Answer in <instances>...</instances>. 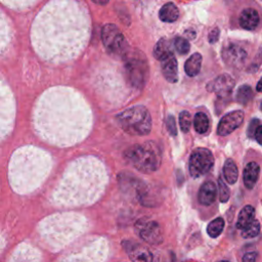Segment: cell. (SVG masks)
<instances>
[{"label": "cell", "instance_id": "1", "mask_svg": "<svg viewBox=\"0 0 262 262\" xmlns=\"http://www.w3.org/2000/svg\"><path fill=\"white\" fill-rule=\"evenodd\" d=\"M125 159L135 169L143 173L158 170L162 162V152L154 141H147L130 147L124 153Z\"/></svg>", "mask_w": 262, "mask_h": 262}, {"label": "cell", "instance_id": "2", "mask_svg": "<svg viewBox=\"0 0 262 262\" xmlns=\"http://www.w3.org/2000/svg\"><path fill=\"white\" fill-rule=\"evenodd\" d=\"M116 121L126 133L135 136H145L151 132L152 117L148 109L135 106L120 113Z\"/></svg>", "mask_w": 262, "mask_h": 262}, {"label": "cell", "instance_id": "3", "mask_svg": "<svg viewBox=\"0 0 262 262\" xmlns=\"http://www.w3.org/2000/svg\"><path fill=\"white\" fill-rule=\"evenodd\" d=\"M125 60V74L128 82L135 88L146 84L149 74L148 62L141 52H129Z\"/></svg>", "mask_w": 262, "mask_h": 262}, {"label": "cell", "instance_id": "4", "mask_svg": "<svg viewBox=\"0 0 262 262\" xmlns=\"http://www.w3.org/2000/svg\"><path fill=\"white\" fill-rule=\"evenodd\" d=\"M101 40L109 54L115 58L125 59L130 52L129 45L124 35L114 24H107L103 26Z\"/></svg>", "mask_w": 262, "mask_h": 262}, {"label": "cell", "instance_id": "5", "mask_svg": "<svg viewBox=\"0 0 262 262\" xmlns=\"http://www.w3.org/2000/svg\"><path fill=\"white\" fill-rule=\"evenodd\" d=\"M214 165V157L208 149L199 148L195 150L190 158L189 169L193 177H200L210 171Z\"/></svg>", "mask_w": 262, "mask_h": 262}, {"label": "cell", "instance_id": "6", "mask_svg": "<svg viewBox=\"0 0 262 262\" xmlns=\"http://www.w3.org/2000/svg\"><path fill=\"white\" fill-rule=\"evenodd\" d=\"M134 229L138 237L145 242L151 245H160L163 243V232L158 222L143 217L136 221Z\"/></svg>", "mask_w": 262, "mask_h": 262}, {"label": "cell", "instance_id": "7", "mask_svg": "<svg viewBox=\"0 0 262 262\" xmlns=\"http://www.w3.org/2000/svg\"><path fill=\"white\" fill-rule=\"evenodd\" d=\"M122 246L132 262H156L153 253L141 244L134 241H124Z\"/></svg>", "mask_w": 262, "mask_h": 262}, {"label": "cell", "instance_id": "8", "mask_svg": "<svg viewBox=\"0 0 262 262\" xmlns=\"http://www.w3.org/2000/svg\"><path fill=\"white\" fill-rule=\"evenodd\" d=\"M247 51L238 44H229L222 50V59L232 68H241L247 60Z\"/></svg>", "mask_w": 262, "mask_h": 262}, {"label": "cell", "instance_id": "9", "mask_svg": "<svg viewBox=\"0 0 262 262\" xmlns=\"http://www.w3.org/2000/svg\"><path fill=\"white\" fill-rule=\"evenodd\" d=\"M243 121L244 113L242 111L230 112L220 120L217 127V133L221 136L229 135L232 131L239 128L242 125Z\"/></svg>", "mask_w": 262, "mask_h": 262}, {"label": "cell", "instance_id": "10", "mask_svg": "<svg viewBox=\"0 0 262 262\" xmlns=\"http://www.w3.org/2000/svg\"><path fill=\"white\" fill-rule=\"evenodd\" d=\"M233 87V78L228 74H224L218 76L214 81H212L211 84L208 86V89L215 93L219 98H226L230 95Z\"/></svg>", "mask_w": 262, "mask_h": 262}, {"label": "cell", "instance_id": "11", "mask_svg": "<svg viewBox=\"0 0 262 262\" xmlns=\"http://www.w3.org/2000/svg\"><path fill=\"white\" fill-rule=\"evenodd\" d=\"M161 64L165 79L170 83H176L178 81V64L174 55L164 60Z\"/></svg>", "mask_w": 262, "mask_h": 262}, {"label": "cell", "instance_id": "12", "mask_svg": "<svg viewBox=\"0 0 262 262\" xmlns=\"http://www.w3.org/2000/svg\"><path fill=\"white\" fill-rule=\"evenodd\" d=\"M217 196V188L213 181L203 183L198 195L199 202L204 206H210L214 203Z\"/></svg>", "mask_w": 262, "mask_h": 262}, {"label": "cell", "instance_id": "13", "mask_svg": "<svg viewBox=\"0 0 262 262\" xmlns=\"http://www.w3.org/2000/svg\"><path fill=\"white\" fill-rule=\"evenodd\" d=\"M260 22L258 11L254 8H245L240 16V25L245 30H255Z\"/></svg>", "mask_w": 262, "mask_h": 262}, {"label": "cell", "instance_id": "14", "mask_svg": "<svg viewBox=\"0 0 262 262\" xmlns=\"http://www.w3.org/2000/svg\"><path fill=\"white\" fill-rule=\"evenodd\" d=\"M259 171H260V168L259 165L255 162H251L249 163L245 170H244V183L247 189L251 190L254 188V186L256 185V182L258 180V176H259Z\"/></svg>", "mask_w": 262, "mask_h": 262}, {"label": "cell", "instance_id": "15", "mask_svg": "<svg viewBox=\"0 0 262 262\" xmlns=\"http://www.w3.org/2000/svg\"><path fill=\"white\" fill-rule=\"evenodd\" d=\"M154 57L160 62H163L164 60L168 59L169 57L173 56V51L171 48V44L169 43L167 39H160V40L157 42L155 48H154Z\"/></svg>", "mask_w": 262, "mask_h": 262}, {"label": "cell", "instance_id": "16", "mask_svg": "<svg viewBox=\"0 0 262 262\" xmlns=\"http://www.w3.org/2000/svg\"><path fill=\"white\" fill-rule=\"evenodd\" d=\"M254 217H255V209L250 205L245 206L239 214L237 228L241 230L245 229L255 220Z\"/></svg>", "mask_w": 262, "mask_h": 262}, {"label": "cell", "instance_id": "17", "mask_svg": "<svg viewBox=\"0 0 262 262\" xmlns=\"http://www.w3.org/2000/svg\"><path fill=\"white\" fill-rule=\"evenodd\" d=\"M159 17L165 23H174L179 17V10L174 3L168 2L161 7Z\"/></svg>", "mask_w": 262, "mask_h": 262}, {"label": "cell", "instance_id": "18", "mask_svg": "<svg viewBox=\"0 0 262 262\" xmlns=\"http://www.w3.org/2000/svg\"><path fill=\"white\" fill-rule=\"evenodd\" d=\"M202 61H203V58L200 54H198V52L191 56V58L186 62V66H185L186 73L190 77H195L198 75L201 71Z\"/></svg>", "mask_w": 262, "mask_h": 262}, {"label": "cell", "instance_id": "19", "mask_svg": "<svg viewBox=\"0 0 262 262\" xmlns=\"http://www.w3.org/2000/svg\"><path fill=\"white\" fill-rule=\"evenodd\" d=\"M224 176L229 185L237 182L239 177V170L232 159H228L224 166Z\"/></svg>", "mask_w": 262, "mask_h": 262}, {"label": "cell", "instance_id": "20", "mask_svg": "<svg viewBox=\"0 0 262 262\" xmlns=\"http://www.w3.org/2000/svg\"><path fill=\"white\" fill-rule=\"evenodd\" d=\"M209 119L206 114L204 113H196L194 119V126L198 133L203 134L206 133L209 129Z\"/></svg>", "mask_w": 262, "mask_h": 262}, {"label": "cell", "instance_id": "21", "mask_svg": "<svg viewBox=\"0 0 262 262\" xmlns=\"http://www.w3.org/2000/svg\"><path fill=\"white\" fill-rule=\"evenodd\" d=\"M224 229H225V220H224V218L218 217V218L212 220L210 224L208 225L207 232L211 238H217V237H219L222 230H224Z\"/></svg>", "mask_w": 262, "mask_h": 262}, {"label": "cell", "instance_id": "22", "mask_svg": "<svg viewBox=\"0 0 262 262\" xmlns=\"http://www.w3.org/2000/svg\"><path fill=\"white\" fill-rule=\"evenodd\" d=\"M253 98V90L251 86L249 85H242L235 95V98H237L238 102L242 104H247Z\"/></svg>", "mask_w": 262, "mask_h": 262}, {"label": "cell", "instance_id": "23", "mask_svg": "<svg viewBox=\"0 0 262 262\" xmlns=\"http://www.w3.org/2000/svg\"><path fill=\"white\" fill-rule=\"evenodd\" d=\"M260 232V224L258 220H254L252 224L242 230V237L245 239L255 238Z\"/></svg>", "mask_w": 262, "mask_h": 262}, {"label": "cell", "instance_id": "24", "mask_svg": "<svg viewBox=\"0 0 262 262\" xmlns=\"http://www.w3.org/2000/svg\"><path fill=\"white\" fill-rule=\"evenodd\" d=\"M174 47L177 50L178 54L187 55L190 51L191 45H190V42L188 41V39L182 38V37H176L174 39Z\"/></svg>", "mask_w": 262, "mask_h": 262}, {"label": "cell", "instance_id": "25", "mask_svg": "<svg viewBox=\"0 0 262 262\" xmlns=\"http://www.w3.org/2000/svg\"><path fill=\"white\" fill-rule=\"evenodd\" d=\"M179 124L183 132L187 133L192 126V115L188 111H182L179 115Z\"/></svg>", "mask_w": 262, "mask_h": 262}, {"label": "cell", "instance_id": "26", "mask_svg": "<svg viewBox=\"0 0 262 262\" xmlns=\"http://www.w3.org/2000/svg\"><path fill=\"white\" fill-rule=\"evenodd\" d=\"M218 189H219V199L220 202L222 203H227L229 199V196H230V192L229 189L228 188V186L226 185V182L224 181L221 177H219L218 179Z\"/></svg>", "mask_w": 262, "mask_h": 262}, {"label": "cell", "instance_id": "27", "mask_svg": "<svg viewBox=\"0 0 262 262\" xmlns=\"http://www.w3.org/2000/svg\"><path fill=\"white\" fill-rule=\"evenodd\" d=\"M166 126L167 129L169 131V133L171 135H176L177 134V128H176V123H175V119L172 115H169L167 120H166Z\"/></svg>", "mask_w": 262, "mask_h": 262}, {"label": "cell", "instance_id": "28", "mask_svg": "<svg viewBox=\"0 0 262 262\" xmlns=\"http://www.w3.org/2000/svg\"><path fill=\"white\" fill-rule=\"evenodd\" d=\"M260 126L259 124V120L257 119H253L250 123V125H249V128H248V136L249 137H255V134H256V131L258 129V127Z\"/></svg>", "mask_w": 262, "mask_h": 262}, {"label": "cell", "instance_id": "29", "mask_svg": "<svg viewBox=\"0 0 262 262\" xmlns=\"http://www.w3.org/2000/svg\"><path fill=\"white\" fill-rule=\"evenodd\" d=\"M219 34H220V32H219L218 28H214L213 30H211V32L209 33V37H208L209 42L210 43L217 42L218 39H219Z\"/></svg>", "mask_w": 262, "mask_h": 262}, {"label": "cell", "instance_id": "30", "mask_svg": "<svg viewBox=\"0 0 262 262\" xmlns=\"http://www.w3.org/2000/svg\"><path fill=\"white\" fill-rule=\"evenodd\" d=\"M258 254L256 252H249L244 255L243 262H256Z\"/></svg>", "mask_w": 262, "mask_h": 262}, {"label": "cell", "instance_id": "31", "mask_svg": "<svg viewBox=\"0 0 262 262\" xmlns=\"http://www.w3.org/2000/svg\"><path fill=\"white\" fill-rule=\"evenodd\" d=\"M255 138L258 141V143L262 146V125H260L256 131V134H255Z\"/></svg>", "mask_w": 262, "mask_h": 262}, {"label": "cell", "instance_id": "32", "mask_svg": "<svg viewBox=\"0 0 262 262\" xmlns=\"http://www.w3.org/2000/svg\"><path fill=\"white\" fill-rule=\"evenodd\" d=\"M186 36L189 38V39H194L195 36H196V32L194 30H187L186 31Z\"/></svg>", "mask_w": 262, "mask_h": 262}, {"label": "cell", "instance_id": "33", "mask_svg": "<svg viewBox=\"0 0 262 262\" xmlns=\"http://www.w3.org/2000/svg\"><path fill=\"white\" fill-rule=\"evenodd\" d=\"M256 89L259 91V93H262V78L259 80L257 86H256Z\"/></svg>", "mask_w": 262, "mask_h": 262}, {"label": "cell", "instance_id": "34", "mask_svg": "<svg viewBox=\"0 0 262 262\" xmlns=\"http://www.w3.org/2000/svg\"><path fill=\"white\" fill-rule=\"evenodd\" d=\"M95 3H97V4H107L108 3V1H104V2H101V1H94Z\"/></svg>", "mask_w": 262, "mask_h": 262}, {"label": "cell", "instance_id": "35", "mask_svg": "<svg viewBox=\"0 0 262 262\" xmlns=\"http://www.w3.org/2000/svg\"><path fill=\"white\" fill-rule=\"evenodd\" d=\"M220 262H229V261H227V260H224V261H220Z\"/></svg>", "mask_w": 262, "mask_h": 262}, {"label": "cell", "instance_id": "36", "mask_svg": "<svg viewBox=\"0 0 262 262\" xmlns=\"http://www.w3.org/2000/svg\"><path fill=\"white\" fill-rule=\"evenodd\" d=\"M261 110H262V102H261Z\"/></svg>", "mask_w": 262, "mask_h": 262}]
</instances>
